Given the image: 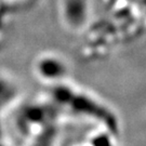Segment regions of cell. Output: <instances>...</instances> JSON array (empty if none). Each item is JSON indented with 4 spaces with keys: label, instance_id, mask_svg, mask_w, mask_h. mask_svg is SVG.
Masks as SVG:
<instances>
[{
    "label": "cell",
    "instance_id": "obj_1",
    "mask_svg": "<svg viewBox=\"0 0 146 146\" xmlns=\"http://www.w3.org/2000/svg\"><path fill=\"white\" fill-rule=\"evenodd\" d=\"M37 69L42 78L48 80H58L65 75L64 63L54 56L41 58L38 62Z\"/></svg>",
    "mask_w": 146,
    "mask_h": 146
},
{
    "label": "cell",
    "instance_id": "obj_2",
    "mask_svg": "<svg viewBox=\"0 0 146 146\" xmlns=\"http://www.w3.org/2000/svg\"><path fill=\"white\" fill-rule=\"evenodd\" d=\"M91 146H113V144L110 143V140L106 135L98 136L92 140Z\"/></svg>",
    "mask_w": 146,
    "mask_h": 146
}]
</instances>
